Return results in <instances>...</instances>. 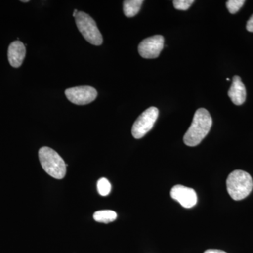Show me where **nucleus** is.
Masks as SVG:
<instances>
[{
	"mask_svg": "<svg viewBox=\"0 0 253 253\" xmlns=\"http://www.w3.org/2000/svg\"><path fill=\"white\" fill-rule=\"evenodd\" d=\"M212 125V119L207 110L199 109L195 113L191 126L184 136V142L189 146L199 145L207 136Z\"/></svg>",
	"mask_w": 253,
	"mask_h": 253,
	"instance_id": "nucleus-1",
	"label": "nucleus"
},
{
	"mask_svg": "<svg viewBox=\"0 0 253 253\" xmlns=\"http://www.w3.org/2000/svg\"><path fill=\"white\" fill-rule=\"evenodd\" d=\"M143 0H126L123 1V11L126 17L131 18L136 16L140 11Z\"/></svg>",
	"mask_w": 253,
	"mask_h": 253,
	"instance_id": "nucleus-11",
	"label": "nucleus"
},
{
	"mask_svg": "<svg viewBox=\"0 0 253 253\" xmlns=\"http://www.w3.org/2000/svg\"><path fill=\"white\" fill-rule=\"evenodd\" d=\"M78 10H77V9L74 10V12H73V17H76V15H77V14H78Z\"/></svg>",
	"mask_w": 253,
	"mask_h": 253,
	"instance_id": "nucleus-18",
	"label": "nucleus"
},
{
	"mask_svg": "<svg viewBox=\"0 0 253 253\" xmlns=\"http://www.w3.org/2000/svg\"><path fill=\"white\" fill-rule=\"evenodd\" d=\"M66 97L73 104L86 105L90 104L97 97V91L90 86H80L69 88L65 91Z\"/></svg>",
	"mask_w": 253,
	"mask_h": 253,
	"instance_id": "nucleus-6",
	"label": "nucleus"
},
{
	"mask_svg": "<svg viewBox=\"0 0 253 253\" xmlns=\"http://www.w3.org/2000/svg\"><path fill=\"white\" fill-rule=\"evenodd\" d=\"M164 46V38L162 36L149 37L141 41L138 51L144 59H156L159 56Z\"/></svg>",
	"mask_w": 253,
	"mask_h": 253,
	"instance_id": "nucleus-7",
	"label": "nucleus"
},
{
	"mask_svg": "<svg viewBox=\"0 0 253 253\" xmlns=\"http://www.w3.org/2000/svg\"><path fill=\"white\" fill-rule=\"evenodd\" d=\"M204 253H227L224 252V251H221V250H216V249H210L207 250V251H205Z\"/></svg>",
	"mask_w": 253,
	"mask_h": 253,
	"instance_id": "nucleus-17",
	"label": "nucleus"
},
{
	"mask_svg": "<svg viewBox=\"0 0 253 253\" xmlns=\"http://www.w3.org/2000/svg\"><path fill=\"white\" fill-rule=\"evenodd\" d=\"M117 213L109 210H105V211H99L94 212V219L95 221L98 222L108 223L112 222L117 219Z\"/></svg>",
	"mask_w": 253,
	"mask_h": 253,
	"instance_id": "nucleus-12",
	"label": "nucleus"
},
{
	"mask_svg": "<svg viewBox=\"0 0 253 253\" xmlns=\"http://www.w3.org/2000/svg\"><path fill=\"white\" fill-rule=\"evenodd\" d=\"M38 155L42 167L49 175L56 179H62L64 177L68 165L57 152L51 148L44 146L39 150Z\"/></svg>",
	"mask_w": 253,
	"mask_h": 253,
	"instance_id": "nucleus-3",
	"label": "nucleus"
},
{
	"mask_svg": "<svg viewBox=\"0 0 253 253\" xmlns=\"http://www.w3.org/2000/svg\"><path fill=\"white\" fill-rule=\"evenodd\" d=\"M158 114L159 111L154 106L149 108L141 113L131 128L132 136L135 139L144 137L152 129L156 120L158 119Z\"/></svg>",
	"mask_w": 253,
	"mask_h": 253,
	"instance_id": "nucleus-5",
	"label": "nucleus"
},
{
	"mask_svg": "<svg viewBox=\"0 0 253 253\" xmlns=\"http://www.w3.org/2000/svg\"><path fill=\"white\" fill-rule=\"evenodd\" d=\"M228 95L231 101L236 106L242 105L246 101V87L239 76H235L233 78L232 84L228 91Z\"/></svg>",
	"mask_w": 253,
	"mask_h": 253,
	"instance_id": "nucleus-10",
	"label": "nucleus"
},
{
	"mask_svg": "<svg viewBox=\"0 0 253 253\" xmlns=\"http://www.w3.org/2000/svg\"><path fill=\"white\" fill-rule=\"evenodd\" d=\"M246 29L248 30V31L253 33V14L250 18L249 21H248L247 25H246Z\"/></svg>",
	"mask_w": 253,
	"mask_h": 253,
	"instance_id": "nucleus-16",
	"label": "nucleus"
},
{
	"mask_svg": "<svg viewBox=\"0 0 253 253\" xmlns=\"http://www.w3.org/2000/svg\"><path fill=\"white\" fill-rule=\"evenodd\" d=\"M194 2V0H174L173 1V5L176 9L186 11L189 9Z\"/></svg>",
	"mask_w": 253,
	"mask_h": 253,
	"instance_id": "nucleus-15",
	"label": "nucleus"
},
{
	"mask_svg": "<svg viewBox=\"0 0 253 253\" xmlns=\"http://www.w3.org/2000/svg\"><path fill=\"white\" fill-rule=\"evenodd\" d=\"M26 49L24 44L20 41H14L8 49V59L12 67L18 68L22 65L26 57Z\"/></svg>",
	"mask_w": 253,
	"mask_h": 253,
	"instance_id": "nucleus-9",
	"label": "nucleus"
},
{
	"mask_svg": "<svg viewBox=\"0 0 253 253\" xmlns=\"http://www.w3.org/2000/svg\"><path fill=\"white\" fill-rule=\"evenodd\" d=\"M253 188L252 177L245 171H233L226 179V189L229 196L234 201L246 199L251 194Z\"/></svg>",
	"mask_w": 253,
	"mask_h": 253,
	"instance_id": "nucleus-2",
	"label": "nucleus"
},
{
	"mask_svg": "<svg viewBox=\"0 0 253 253\" xmlns=\"http://www.w3.org/2000/svg\"><path fill=\"white\" fill-rule=\"evenodd\" d=\"M246 1L244 0H229L226 1V5L228 10L231 14H234L239 11L240 9L244 6Z\"/></svg>",
	"mask_w": 253,
	"mask_h": 253,
	"instance_id": "nucleus-14",
	"label": "nucleus"
},
{
	"mask_svg": "<svg viewBox=\"0 0 253 253\" xmlns=\"http://www.w3.org/2000/svg\"><path fill=\"white\" fill-rule=\"evenodd\" d=\"M22 2H28L29 1V0H22Z\"/></svg>",
	"mask_w": 253,
	"mask_h": 253,
	"instance_id": "nucleus-19",
	"label": "nucleus"
},
{
	"mask_svg": "<svg viewBox=\"0 0 253 253\" xmlns=\"http://www.w3.org/2000/svg\"><path fill=\"white\" fill-rule=\"evenodd\" d=\"M172 199L175 200L182 207L191 208L197 204V194L191 188L182 185L173 186L170 191Z\"/></svg>",
	"mask_w": 253,
	"mask_h": 253,
	"instance_id": "nucleus-8",
	"label": "nucleus"
},
{
	"mask_svg": "<svg viewBox=\"0 0 253 253\" xmlns=\"http://www.w3.org/2000/svg\"><path fill=\"white\" fill-rule=\"evenodd\" d=\"M97 191L102 196H108L111 191V184L106 178H101L97 181Z\"/></svg>",
	"mask_w": 253,
	"mask_h": 253,
	"instance_id": "nucleus-13",
	"label": "nucleus"
},
{
	"mask_svg": "<svg viewBox=\"0 0 253 253\" xmlns=\"http://www.w3.org/2000/svg\"><path fill=\"white\" fill-rule=\"evenodd\" d=\"M75 19L78 30L88 42L96 46L102 44V36L94 20L89 14L83 11H78Z\"/></svg>",
	"mask_w": 253,
	"mask_h": 253,
	"instance_id": "nucleus-4",
	"label": "nucleus"
}]
</instances>
